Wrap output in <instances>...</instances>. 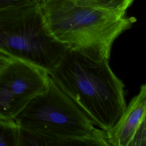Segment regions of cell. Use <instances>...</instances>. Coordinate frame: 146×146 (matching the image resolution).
I'll list each match as a JSON object with an SVG mask.
<instances>
[{
	"label": "cell",
	"mask_w": 146,
	"mask_h": 146,
	"mask_svg": "<svg viewBox=\"0 0 146 146\" xmlns=\"http://www.w3.org/2000/svg\"><path fill=\"white\" fill-rule=\"evenodd\" d=\"M108 61L68 48L48 72L92 124L106 131L115 124L127 106L124 85Z\"/></svg>",
	"instance_id": "cell-1"
},
{
	"label": "cell",
	"mask_w": 146,
	"mask_h": 146,
	"mask_svg": "<svg viewBox=\"0 0 146 146\" xmlns=\"http://www.w3.org/2000/svg\"><path fill=\"white\" fill-rule=\"evenodd\" d=\"M15 120L21 146H110L106 131L96 128L50 77L47 88L31 99Z\"/></svg>",
	"instance_id": "cell-2"
},
{
	"label": "cell",
	"mask_w": 146,
	"mask_h": 146,
	"mask_svg": "<svg viewBox=\"0 0 146 146\" xmlns=\"http://www.w3.org/2000/svg\"><path fill=\"white\" fill-rule=\"evenodd\" d=\"M51 35L68 48L97 59H110L115 40L131 28L135 17L79 3L76 0H40Z\"/></svg>",
	"instance_id": "cell-3"
},
{
	"label": "cell",
	"mask_w": 146,
	"mask_h": 146,
	"mask_svg": "<svg viewBox=\"0 0 146 146\" xmlns=\"http://www.w3.org/2000/svg\"><path fill=\"white\" fill-rule=\"evenodd\" d=\"M68 47L51 35L39 3L0 10V51L48 73Z\"/></svg>",
	"instance_id": "cell-4"
},
{
	"label": "cell",
	"mask_w": 146,
	"mask_h": 146,
	"mask_svg": "<svg viewBox=\"0 0 146 146\" xmlns=\"http://www.w3.org/2000/svg\"><path fill=\"white\" fill-rule=\"evenodd\" d=\"M49 82L46 70L12 60L0 74V117L15 119L31 99L47 88Z\"/></svg>",
	"instance_id": "cell-5"
},
{
	"label": "cell",
	"mask_w": 146,
	"mask_h": 146,
	"mask_svg": "<svg viewBox=\"0 0 146 146\" xmlns=\"http://www.w3.org/2000/svg\"><path fill=\"white\" fill-rule=\"evenodd\" d=\"M106 132L110 146H146V83Z\"/></svg>",
	"instance_id": "cell-6"
},
{
	"label": "cell",
	"mask_w": 146,
	"mask_h": 146,
	"mask_svg": "<svg viewBox=\"0 0 146 146\" xmlns=\"http://www.w3.org/2000/svg\"><path fill=\"white\" fill-rule=\"evenodd\" d=\"M0 146H21V131L15 119L0 117Z\"/></svg>",
	"instance_id": "cell-7"
},
{
	"label": "cell",
	"mask_w": 146,
	"mask_h": 146,
	"mask_svg": "<svg viewBox=\"0 0 146 146\" xmlns=\"http://www.w3.org/2000/svg\"><path fill=\"white\" fill-rule=\"evenodd\" d=\"M79 3L116 13L125 14L134 0H76Z\"/></svg>",
	"instance_id": "cell-8"
},
{
	"label": "cell",
	"mask_w": 146,
	"mask_h": 146,
	"mask_svg": "<svg viewBox=\"0 0 146 146\" xmlns=\"http://www.w3.org/2000/svg\"><path fill=\"white\" fill-rule=\"evenodd\" d=\"M31 3L27 0H0V10Z\"/></svg>",
	"instance_id": "cell-9"
},
{
	"label": "cell",
	"mask_w": 146,
	"mask_h": 146,
	"mask_svg": "<svg viewBox=\"0 0 146 146\" xmlns=\"http://www.w3.org/2000/svg\"><path fill=\"white\" fill-rule=\"evenodd\" d=\"M14 58L0 51V74L6 66Z\"/></svg>",
	"instance_id": "cell-10"
},
{
	"label": "cell",
	"mask_w": 146,
	"mask_h": 146,
	"mask_svg": "<svg viewBox=\"0 0 146 146\" xmlns=\"http://www.w3.org/2000/svg\"><path fill=\"white\" fill-rule=\"evenodd\" d=\"M31 3H39L40 0H27Z\"/></svg>",
	"instance_id": "cell-11"
}]
</instances>
